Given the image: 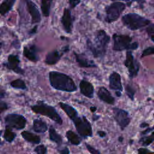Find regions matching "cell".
Segmentation results:
<instances>
[{
  "label": "cell",
  "instance_id": "43",
  "mask_svg": "<svg viewBox=\"0 0 154 154\" xmlns=\"http://www.w3.org/2000/svg\"><path fill=\"white\" fill-rule=\"evenodd\" d=\"M116 94L117 97H120L122 96V93L120 91H116Z\"/></svg>",
  "mask_w": 154,
  "mask_h": 154
},
{
  "label": "cell",
  "instance_id": "26",
  "mask_svg": "<svg viewBox=\"0 0 154 154\" xmlns=\"http://www.w3.org/2000/svg\"><path fill=\"white\" fill-rule=\"evenodd\" d=\"M66 137L69 141L74 145H78L81 143L80 138L73 131H68L66 132Z\"/></svg>",
  "mask_w": 154,
  "mask_h": 154
},
{
  "label": "cell",
  "instance_id": "22",
  "mask_svg": "<svg viewBox=\"0 0 154 154\" xmlns=\"http://www.w3.org/2000/svg\"><path fill=\"white\" fill-rule=\"evenodd\" d=\"M33 128L35 132L38 133H43L48 130L46 123L40 119H35L34 120Z\"/></svg>",
  "mask_w": 154,
  "mask_h": 154
},
{
  "label": "cell",
  "instance_id": "27",
  "mask_svg": "<svg viewBox=\"0 0 154 154\" xmlns=\"http://www.w3.org/2000/svg\"><path fill=\"white\" fill-rule=\"evenodd\" d=\"M10 85L12 87L14 88H18V89H22V90H25L26 88V86L25 82L21 79H17L13 80V81L11 82Z\"/></svg>",
  "mask_w": 154,
  "mask_h": 154
},
{
  "label": "cell",
  "instance_id": "2",
  "mask_svg": "<svg viewBox=\"0 0 154 154\" xmlns=\"http://www.w3.org/2000/svg\"><path fill=\"white\" fill-rule=\"evenodd\" d=\"M49 81L51 85L55 90L73 92L77 90L74 81L67 75L57 71L49 73Z\"/></svg>",
  "mask_w": 154,
  "mask_h": 154
},
{
  "label": "cell",
  "instance_id": "29",
  "mask_svg": "<svg viewBox=\"0 0 154 154\" xmlns=\"http://www.w3.org/2000/svg\"><path fill=\"white\" fill-rule=\"evenodd\" d=\"M15 137H16L15 133L12 132L9 128H7L5 129L4 134V137L6 141L8 142H11L14 140Z\"/></svg>",
  "mask_w": 154,
  "mask_h": 154
},
{
  "label": "cell",
  "instance_id": "18",
  "mask_svg": "<svg viewBox=\"0 0 154 154\" xmlns=\"http://www.w3.org/2000/svg\"><path fill=\"white\" fill-rule=\"evenodd\" d=\"M80 91L82 94L88 98H93L94 96V87L93 84L84 79L81 81L79 83Z\"/></svg>",
  "mask_w": 154,
  "mask_h": 154
},
{
  "label": "cell",
  "instance_id": "35",
  "mask_svg": "<svg viewBox=\"0 0 154 154\" xmlns=\"http://www.w3.org/2000/svg\"><path fill=\"white\" fill-rule=\"evenodd\" d=\"M81 0H69V5L71 8H75L81 2Z\"/></svg>",
  "mask_w": 154,
  "mask_h": 154
},
{
  "label": "cell",
  "instance_id": "48",
  "mask_svg": "<svg viewBox=\"0 0 154 154\" xmlns=\"http://www.w3.org/2000/svg\"><path fill=\"white\" fill-rule=\"evenodd\" d=\"M1 42H0V49H1Z\"/></svg>",
  "mask_w": 154,
  "mask_h": 154
},
{
  "label": "cell",
  "instance_id": "12",
  "mask_svg": "<svg viewBox=\"0 0 154 154\" xmlns=\"http://www.w3.org/2000/svg\"><path fill=\"white\" fill-rule=\"evenodd\" d=\"M69 50V46H66L64 47L61 51L57 49L52 51L47 54L45 60V63L48 65H55L61 59L64 52H67Z\"/></svg>",
  "mask_w": 154,
  "mask_h": 154
},
{
  "label": "cell",
  "instance_id": "5",
  "mask_svg": "<svg viewBox=\"0 0 154 154\" xmlns=\"http://www.w3.org/2000/svg\"><path fill=\"white\" fill-rule=\"evenodd\" d=\"M126 4L120 1H116L107 5L105 8V21L108 23L117 21L122 12L126 8Z\"/></svg>",
  "mask_w": 154,
  "mask_h": 154
},
{
  "label": "cell",
  "instance_id": "24",
  "mask_svg": "<svg viewBox=\"0 0 154 154\" xmlns=\"http://www.w3.org/2000/svg\"><path fill=\"white\" fill-rule=\"evenodd\" d=\"M22 137L26 140L32 143L38 144L40 142V138L36 135H34L28 131H23L21 133Z\"/></svg>",
  "mask_w": 154,
  "mask_h": 154
},
{
  "label": "cell",
  "instance_id": "37",
  "mask_svg": "<svg viewBox=\"0 0 154 154\" xmlns=\"http://www.w3.org/2000/svg\"><path fill=\"white\" fill-rule=\"evenodd\" d=\"M8 108L7 103L3 102H0V114L4 111V110L7 109Z\"/></svg>",
  "mask_w": 154,
  "mask_h": 154
},
{
  "label": "cell",
  "instance_id": "21",
  "mask_svg": "<svg viewBox=\"0 0 154 154\" xmlns=\"http://www.w3.org/2000/svg\"><path fill=\"white\" fill-rule=\"evenodd\" d=\"M15 0H5L0 4V14L4 15L11 10L15 3Z\"/></svg>",
  "mask_w": 154,
  "mask_h": 154
},
{
  "label": "cell",
  "instance_id": "3",
  "mask_svg": "<svg viewBox=\"0 0 154 154\" xmlns=\"http://www.w3.org/2000/svg\"><path fill=\"white\" fill-rule=\"evenodd\" d=\"M123 24L131 31H136L147 26L151 21L145 17L135 13H129L122 17Z\"/></svg>",
  "mask_w": 154,
  "mask_h": 154
},
{
  "label": "cell",
  "instance_id": "10",
  "mask_svg": "<svg viewBox=\"0 0 154 154\" xmlns=\"http://www.w3.org/2000/svg\"><path fill=\"white\" fill-rule=\"evenodd\" d=\"M73 21L74 17L72 15L70 10L67 8H64L63 10V14L61 18V23L63 26L64 31L66 33H72L73 25Z\"/></svg>",
  "mask_w": 154,
  "mask_h": 154
},
{
  "label": "cell",
  "instance_id": "32",
  "mask_svg": "<svg viewBox=\"0 0 154 154\" xmlns=\"http://www.w3.org/2000/svg\"><path fill=\"white\" fill-rule=\"evenodd\" d=\"M34 151L37 154H45L46 153V148L43 145H39L35 148Z\"/></svg>",
  "mask_w": 154,
  "mask_h": 154
},
{
  "label": "cell",
  "instance_id": "41",
  "mask_svg": "<svg viewBox=\"0 0 154 154\" xmlns=\"http://www.w3.org/2000/svg\"><path fill=\"white\" fill-rule=\"evenodd\" d=\"M4 96H5V93H4V91L0 90V99L4 97Z\"/></svg>",
  "mask_w": 154,
  "mask_h": 154
},
{
  "label": "cell",
  "instance_id": "25",
  "mask_svg": "<svg viewBox=\"0 0 154 154\" xmlns=\"http://www.w3.org/2000/svg\"><path fill=\"white\" fill-rule=\"evenodd\" d=\"M49 138L52 141H54L55 143H56L59 145H60L62 143L61 137L57 133L55 129L52 126H51L49 128Z\"/></svg>",
  "mask_w": 154,
  "mask_h": 154
},
{
  "label": "cell",
  "instance_id": "15",
  "mask_svg": "<svg viewBox=\"0 0 154 154\" xmlns=\"http://www.w3.org/2000/svg\"><path fill=\"white\" fill-rule=\"evenodd\" d=\"M27 10L31 17V23H37L41 21V15L40 11L35 4V3L31 0H25Z\"/></svg>",
  "mask_w": 154,
  "mask_h": 154
},
{
  "label": "cell",
  "instance_id": "8",
  "mask_svg": "<svg viewBox=\"0 0 154 154\" xmlns=\"http://www.w3.org/2000/svg\"><path fill=\"white\" fill-rule=\"evenodd\" d=\"M73 122L78 133L82 137H91L92 135V128L90 122L85 117L78 116L73 119Z\"/></svg>",
  "mask_w": 154,
  "mask_h": 154
},
{
  "label": "cell",
  "instance_id": "4",
  "mask_svg": "<svg viewBox=\"0 0 154 154\" xmlns=\"http://www.w3.org/2000/svg\"><path fill=\"white\" fill-rule=\"evenodd\" d=\"M113 47L115 51L136 50L139 45L137 42H132V38L128 35L115 33L112 35Z\"/></svg>",
  "mask_w": 154,
  "mask_h": 154
},
{
  "label": "cell",
  "instance_id": "13",
  "mask_svg": "<svg viewBox=\"0 0 154 154\" xmlns=\"http://www.w3.org/2000/svg\"><path fill=\"white\" fill-rule=\"evenodd\" d=\"M20 63V60L19 56L17 55L10 54L8 57V62L4 63V66L8 69L13 70L16 73L23 75L24 70L20 68L19 66Z\"/></svg>",
  "mask_w": 154,
  "mask_h": 154
},
{
  "label": "cell",
  "instance_id": "42",
  "mask_svg": "<svg viewBox=\"0 0 154 154\" xmlns=\"http://www.w3.org/2000/svg\"><path fill=\"white\" fill-rule=\"evenodd\" d=\"M148 125H149L148 123H141V124L140 125V127H141V128H144V127H146V126H147Z\"/></svg>",
  "mask_w": 154,
  "mask_h": 154
},
{
  "label": "cell",
  "instance_id": "7",
  "mask_svg": "<svg viewBox=\"0 0 154 154\" xmlns=\"http://www.w3.org/2000/svg\"><path fill=\"white\" fill-rule=\"evenodd\" d=\"M124 65L128 69L129 78L133 79L138 75L140 70V63L134 58L131 51H126Z\"/></svg>",
  "mask_w": 154,
  "mask_h": 154
},
{
  "label": "cell",
  "instance_id": "6",
  "mask_svg": "<svg viewBox=\"0 0 154 154\" xmlns=\"http://www.w3.org/2000/svg\"><path fill=\"white\" fill-rule=\"evenodd\" d=\"M31 109L34 112L45 116L60 125H61L63 123L61 118L57 112L56 109L52 106L41 102L37 105L32 106Z\"/></svg>",
  "mask_w": 154,
  "mask_h": 154
},
{
  "label": "cell",
  "instance_id": "17",
  "mask_svg": "<svg viewBox=\"0 0 154 154\" xmlns=\"http://www.w3.org/2000/svg\"><path fill=\"white\" fill-rule=\"evenodd\" d=\"M76 63L81 67H96L97 64L91 60H90L84 54H78L73 52Z\"/></svg>",
  "mask_w": 154,
  "mask_h": 154
},
{
  "label": "cell",
  "instance_id": "11",
  "mask_svg": "<svg viewBox=\"0 0 154 154\" xmlns=\"http://www.w3.org/2000/svg\"><path fill=\"white\" fill-rule=\"evenodd\" d=\"M112 110L114 118L117 123L121 128L123 129L130 122V118L129 117L128 112L125 110L118 108H114Z\"/></svg>",
  "mask_w": 154,
  "mask_h": 154
},
{
  "label": "cell",
  "instance_id": "28",
  "mask_svg": "<svg viewBox=\"0 0 154 154\" xmlns=\"http://www.w3.org/2000/svg\"><path fill=\"white\" fill-rule=\"evenodd\" d=\"M125 91H126V93L128 95V96L132 100H134V94L135 93V88L130 84H126V87H125Z\"/></svg>",
  "mask_w": 154,
  "mask_h": 154
},
{
  "label": "cell",
  "instance_id": "30",
  "mask_svg": "<svg viewBox=\"0 0 154 154\" xmlns=\"http://www.w3.org/2000/svg\"><path fill=\"white\" fill-rule=\"evenodd\" d=\"M146 32L147 33L148 35L150 37L151 40L152 42H154L153 40V37H154V25L152 22H151L150 23H149L146 28Z\"/></svg>",
  "mask_w": 154,
  "mask_h": 154
},
{
  "label": "cell",
  "instance_id": "49",
  "mask_svg": "<svg viewBox=\"0 0 154 154\" xmlns=\"http://www.w3.org/2000/svg\"><path fill=\"white\" fill-rule=\"evenodd\" d=\"M0 135H1V132H0ZM0 143H1V139H0Z\"/></svg>",
  "mask_w": 154,
  "mask_h": 154
},
{
  "label": "cell",
  "instance_id": "34",
  "mask_svg": "<svg viewBox=\"0 0 154 154\" xmlns=\"http://www.w3.org/2000/svg\"><path fill=\"white\" fill-rule=\"evenodd\" d=\"M86 147L88 149V150L91 153V154H100V153L96 149H95L94 148H93L92 146H91L90 145H89L88 144H85Z\"/></svg>",
  "mask_w": 154,
  "mask_h": 154
},
{
  "label": "cell",
  "instance_id": "33",
  "mask_svg": "<svg viewBox=\"0 0 154 154\" xmlns=\"http://www.w3.org/2000/svg\"><path fill=\"white\" fill-rule=\"evenodd\" d=\"M153 140H154L153 133H152L150 137H146L143 140V144L144 146H148L153 142Z\"/></svg>",
  "mask_w": 154,
  "mask_h": 154
},
{
  "label": "cell",
  "instance_id": "16",
  "mask_svg": "<svg viewBox=\"0 0 154 154\" xmlns=\"http://www.w3.org/2000/svg\"><path fill=\"white\" fill-rule=\"evenodd\" d=\"M109 87L116 91L122 92L123 87L121 82V76L117 72H112L109 76Z\"/></svg>",
  "mask_w": 154,
  "mask_h": 154
},
{
  "label": "cell",
  "instance_id": "19",
  "mask_svg": "<svg viewBox=\"0 0 154 154\" xmlns=\"http://www.w3.org/2000/svg\"><path fill=\"white\" fill-rule=\"evenodd\" d=\"M97 96L99 98L104 102L112 105L114 103L115 99L111 94L109 91L104 87H101L99 88L97 91Z\"/></svg>",
  "mask_w": 154,
  "mask_h": 154
},
{
  "label": "cell",
  "instance_id": "39",
  "mask_svg": "<svg viewBox=\"0 0 154 154\" xmlns=\"http://www.w3.org/2000/svg\"><path fill=\"white\" fill-rule=\"evenodd\" d=\"M37 26H35L29 32L30 34H34L37 32Z\"/></svg>",
  "mask_w": 154,
  "mask_h": 154
},
{
  "label": "cell",
  "instance_id": "20",
  "mask_svg": "<svg viewBox=\"0 0 154 154\" xmlns=\"http://www.w3.org/2000/svg\"><path fill=\"white\" fill-rule=\"evenodd\" d=\"M59 105L61 108L64 110V111L66 113V114L72 120H73V119H75L76 117L78 116V112L76 110L70 105H68L63 102H60Z\"/></svg>",
  "mask_w": 154,
  "mask_h": 154
},
{
  "label": "cell",
  "instance_id": "9",
  "mask_svg": "<svg viewBox=\"0 0 154 154\" xmlns=\"http://www.w3.org/2000/svg\"><path fill=\"white\" fill-rule=\"evenodd\" d=\"M6 124L11 128L16 129H22L26 125V119L22 115L16 114H10L6 116L5 119Z\"/></svg>",
  "mask_w": 154,
  "mask_h": 154
},
{
  "label": "cell",
  "instance_id": "36",
  "mask_svg": "<svg viewBox=\"0 0 154 154\" xmlns=\"http://www.w3.org/2000/svg\"><path fill=\"white\" fill-rule=\"evenodd\" d=\"M138 152V154H154L153 152L147 150L146 148H140Z\"/></svg>",
  "mask_w": 154,
  "mask_h": 154
},
{
  "label": "cell",
  "instance_id": "40",
  "mask_svg": "<svg viewBox=\"0 0 154 154\" xmlns=\"http://www.w3.org/2000/svg\"><path fill=\"white\" fill-rule=\"evenodd\" d=\"M97 134H98V135L100 137H104L105 136V135H106V134L103 132V131H98L97 132Z\"/></svg>",
  "mask_w": 154,
  "mask_h": 154
},
{
  "label": "cell",
  "instance_id": "38",
  "mask_svg": "<svg viewBox=\"0 0 154 154\" xmlns=\"http://www.w3.org/2000/svg\"><path fill=\"white\" fill-rule=\"evenodd\" d=\"M60 153H61V154H69V151L68 148L64 147L63 149H62V150L60 151Z\"/></svg>",
  "mask_w": 154,
  "mask_h": 154
},
{
  "label": "cell",
  "instance_id": "23",
  "mask_svg": "<svg viewBox=\"0 0 154 154\" xmlns=\"http://www.w3.org/2000/svg\"><path fill=\"white\" fill-rule=\"evenodd\" d=\"M52 0H41V10L43 16L48 17L49 16Z\"/></svg>",
  "mask_w": 154,
  "mask_h": 154
},
{
  "label": "cell",
  "instance_id": "14",
  "mask_svg": "<svg viewBox=\"0 0 154 154\" xmlns=\"http://www.w3.org/2000/svg\"><path fill=\"white\" fill-rule=\"evenodd\" d=\"M40 51V49L35 45L26 46L23 48V54L29 61L36 63L39 61L38 52Z\"/></svg>",
  "mask_w": 154,
  "mask_h": 154
},
{
  "label": "cell",
  "instance_id": "1",
  "mask_svg": "<svg viewBox=\"0 0 154 154\" xmlns=\"http://www.w3.org/2000/svg\"><path fill=\"white\" fill-rule=\"evenodd\" d=\"M110 36L103 30H98L94 36L93 42L87 39V48L96 58H103L106 52Z\"/></svg>",
  "mask_w": 154,
  "mask_h": 154
},
{
  "label": "cell",
  "instance_id": "44",
  "mask_svg": "<svg viewBox=\"0 0 154 154\" xmlns=\"http://www.w3.org/2000/svg\"><path fill=\"white\" fill-rule=\"evenodd\" d=\"M90 110L91 112H94L96 110V108L95 106H91L90 108Z\"/></svg>",
  "mask_w": 154,
  "mask_h": 154
},
{
  "label": "cell",
  "instance_id": "45",
  "mask_svg": "<svg viewBox=\"0 0 154 154\" xmlns=\"http://www.w3.org/2000/svg\"><path fill=\"white\" fill-rule=\"evenodd\" d=\"M151 129H150V128H149V129H147V130H146V131H144V132H143V134H147V133H148V132H150V131H151Z\"/></svg>",
  "mask_w": 154,
  "mask_h": 154
},
{
  "label": "cell",
  "instance_id": "31",
  "mask_svg": "<svg viewBox=\"0 0 154 154\" xmlns=\"http://www.w3.org/2000/svg\"><path fill=\"white\" fill-rule=\"evenodd\" d=\"M154 54V47L153 46H149L146 49H144L141 54V58H143L144 57L146 56H149V55H153Z\"/></svg>",
  "mask_w": 154,
  "mask_h": 154
},
{
  "label": "cell",
  "instance_id": "46",
  "mask_svg": "<svg viewBox=\"0 0 154 154\" xmlns=\"http://www.w3.org/2000/svg\"><path fill=\"white\" fill-rule=\"evenodd\" d=\"M112 1H126V2H130L131 0H110Z\"/></svg>",
  "mask_w": 154,
  "mask_h": 154
},
{
  "label": "cell",
  "instance_id": "47",
  "mask_svg": "<svg viewBox=\"0 0 154 154\" xmlns=\"http://www.w3.org/2000/svg\"><path fill=\"white\" fill-rule=\"evenodd\" d=\"M119 141H121V142H122V141H123V137H119Z\"/></svg>",
  "mask_w": 154,
  "mask_h": 154
}]
</instances>
